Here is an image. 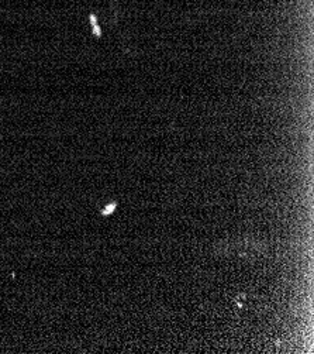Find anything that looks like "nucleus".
<instances>
[{
    "mask_svg": "<svg viewBox=\"0 0 314 354\" xmlns=\"http://www.w3.org/2000/svg\"><path fill=\"white\" fill-rule=\"evenodd\" d=\"M116 209V203H110L106 209L103 210V215H109V214H112V212Z\"/></svg>",
    "mask_w": 314,
    "mask_h": 354,
    "instance_id": "nucleus-1",
    "label": "nucleus"
}]
</instances>
